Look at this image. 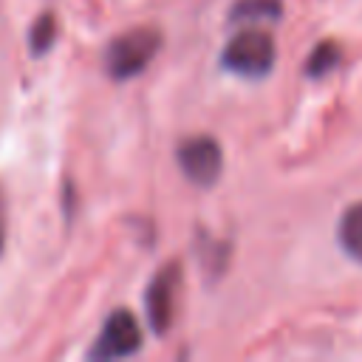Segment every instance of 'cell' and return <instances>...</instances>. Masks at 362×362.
Wrapping results in <instances>:
<instances>
[{
    "mask_svg": "<svg viewBox=\"0 0 362 362\" xmlns=\"http://www.w3.org/2000/svg\"><path fill=\"white\" fill-rule=\"evenodd\" d=\"M277 62V45L274 37L257 25L240 28L221 51V68L243 76V79H260L266 76Z\"/></svg>",
    "mask_w": 362,
    "mask_h": 362,
    "instance_id": "cell-1",
    "label": "cell"
},
{
    "mask_svg": "<svg viewBox=\"0 0 362 362\" xmlns=\"http://www.w3.org/2000/svg\"><path fill=\"white\" fill-rule=\"evenodd\" d=\"M161 48V31L156 25H136L116 34L105 48V71L113 79L139 76Z\"/></svg>",
    "mask_w": 362,
    "mask_h": 362,
    "instance_id": "cell-2",
    "label": "cell"
},
{
    "mask_svg": "<svg viewBox=\"0 0 362 362\" xmlns=\"http://www.w3.org/2000/svg\"><path fill=\"white\" fill-rule=\"evenodd\" d=\"M175 161L184 178L195 187H215L223 173V150L212 136H189L175 147Z\"/></svg>",
    "mask_w": 362,
    "mask_h": 362,
    "instance_id": "cell-3",
    "label": "cell"
},
{
    "mask_svg": "<svg viewBox=\"0 0 362 362\" xmlns=\"http://www.w3.org/2000/svg\"><path fill=\"white\" fill-rule=\"evenodd\" d=\"M141 351V328L127 308H116L107 314L93 348L88 351V359L107 362V359H124Z\"/></svg>",
    "mask_w": 362,
    "mask_h": 362,
    "instance_id": "cell-4",
    "label": "cell"
},
{
    "mask_svg": "<svg viewBox=\"0 0 362 362\" xmlns=\"http://www.w3.org/2000/svg\"><path fill=\"white\" fill-rule=\"evenodd\" d=\"M178 288H181V263L178 260H167L153 274V280H150V286L144 291L147 320H150V328L156 334H167L173 328Z\"/></svg>",
    "mask_w": 362,
    "mask_h": 362,
    "instance_id": "cell-5",
    "label": "cell"
},
{
    "mask_svg": "<svg viewBox=\"0 0 362 362\" xmlns=\"http://www.w3.org/2000/svg\"><path fill=\"white\" fill-rule=\"evenodd\" d=\"M337 240L348 257L362 263V201L351 204L342 212V218L337 223Z\"/></svg>",
    "mask_w": 362,
    "mask_h": 362,
    "instance_id": "cell-6",
    "label": "cell"
},
{
    "mask_svg": "<svg viewBox=\"0 0 362 362\" xmlns=\"http://www.w3.org/2000/svg\"><path fill=\"white\" fill-rule=\"evenodd\" d=\"M280 14H283L280 0H235V6L229 8V23L257 25V23H272Z\"/></svg>",
    "mask_w": 362,
    "mask_h": 362,
    "instance_id": "cell-7",
    "label": "cell"
},
{
    "mask_svg": "<svg viewBox=\"0 0 362 362\" xmlns=\"http://www.w3.org/2000/svg\"><path fill=\"white\" fill-rule=\"evenodd\" d=\"M339 62H342V48H339L334 40H322V42H317V45L311 48L303 74H305L308 79H322V76H328L331 71H337Z\"/></svg>",
    "mask_w": 362,
    "mask_h": 362,
    "instance_id": "cell-8",
    "label": "cell"
},
{
    "mask_svg": "<svg viewBox=\"0 0 362 362\" xmlns=\"http://www.w3.org/2000/svg\"><path fill=\"white\" fill-rule=\"evenodd\" d=\"M54 40H57V20H54V14H42L37 23H34V28H31V37H28V42H31V54H45L51 45H54Z\"/></svg>",
    "mask_w": 362,
    "mask_h": 362,
    "instance_id": "cell-9",
    "label": "cell"
},
{
    "mask_svg": "<svg viewBox=\"0 0 362 362\" xmlns=\"http://www.w3.org/2000/svg\"><path fill=\"white\" fill-rule=\"evenodd\" d=\"M3 240H6V198L0 192V249H3Z\"/></svg>",
    "mask_w": 362,
    "mask_h": 362,
    "instance_id": "cell-10",
    "label": "cell"
}]
</instances>
